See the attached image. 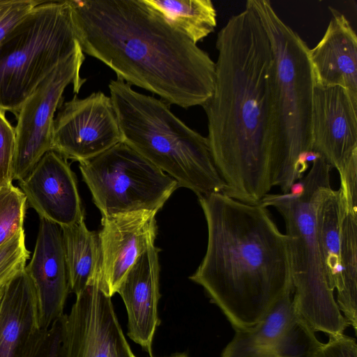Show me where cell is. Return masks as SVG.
Wrapping results in <instances>:
<instances>
[{"instance_id": "cell-1", "label": "cell", "mask_w": 357, "mask_h": 357, "mask_svg": "<svg viewBox=\"0 0 357 357\" xmlns=\"http://www.w3.org/2000/svg\"><path fill=\"white\" fill-rule=\"evenodd\" d=\"M214 89L202 106L223 194L259 204L273 185L270 134L274 58L253 8L231 17L218 33Z\"/></svg>"}, {"instance_id": "cell-2", "label": "cell", "mask_w": 357, "mask_h": 357, "mask_svg": "<svg viewBox=\"0 0 357 357\" xmlns=\"http://www.w3.org/2000/svg\"><path fill=\"white\" fill-rule=\"evenodd\" d=\"M84 54L130 86L184 109L211 98L215 63L144 0H68Z\"/></svg>"}, {"instance_id": "cell-3", "label": "cell", "mask_w": 357, "mask_h": 357, "mask_svg": "<svg viewBox=\"0 0 357 357\" xmlns=\"http://www.w3.org/2000/svg\"><path fill=\"white\" fill-rule=\"evenodd\" d=\"M208 229L206 254L190 276L235 330L255 325L292 289L291 239L268 208L222 192L198 198Z\"/></svg>"}, {"instance_id": "cell-4", "label": "cell", "mask_w": 357, "mask_h": 357, "mask_svg": "<svg viewBox=\"0 0 357 357\" xmlns=\"http://www.w3.org/2000/svg\"><path fill=\"white\" fill-rule=\"evenodd\" d=\"M108 86L123 142L198 198L223 192L206 137L185 125L163 100L135 91L119 78Z\"/></svg>"}, {"instance_id": "cell-5", "label": "cell", "mask_w": 357, "mask_h": 357, "mask_svg": "<svg viewBox=\"0 0 357 357\" xmlns=\"http://www.w3.org/2000/svg\"><path fill=\"white\" fill-rule=\"evenodd\" d=\"M271 42L274 58L270 134L273 185L288 193L300 180L299 156L312 150V107L315 85L310 48L276 13L268 0H248Z\"/></svg>"}, {"instance_id": "cell-6", "label": "cell", "mask_w": 357, "mask_h": 357, "mask_svg": "<svg viewBox=\"0 0 357 357\" xmlns=\"http://www.w3.org/2000/svg\"><path fill=\"white\" fill-rule=\"evenodd\" d=\"M333 168L322 157L312 162L302 178L304 190L298 195L267 194L260 204L274 207L282 215L291 239L292 303L295 314L315 332L343 333L349 324L335 301L321 252L317 226L319 204L331 188Z\"/></svg>"}, {"instance_id": "cell-7", "label": "cell", "mask_w": 357, "mask_h": 357, "mask_svg": "<svg viewBox=\"0 0 357 357\" xmlns=\"http://www.w3.org/2000/svg\"><path fill=\"white\" fill-rule=\"evenodd\" d=\"M80 48L68 0L42 1L0 45V107L16 116L39 84Z\"/></svg>"}, {"instance_id": "cell-8", "label": "cell", "mask_w": 357, "mask_h": 357, "mask_svg": "<svg viewBox=\"0 0 357 357\" xmlns=\"http://www.w3.org/2000/svg\"><path fill=\"white\" fill-rule=\"evenodd\" d=\"M79 168L102 217L139 211L158 213L179 187L123 142L79 162Z\"/></svg>"}, {"instance_id": "cell-9", "label": "cell", "mask_w": 357, "mask_h": 357, "mask_svg": "<svg viewBox=\"0 0 357 357\" xmlns=\"http://www.w3.org/2000/svg\"><path fill=\"white\" fill-rule=\"evenodd\" d=\"M85 59L82 48L59 64L36 87L18 111L13 178H25L48 151H52L55 113L63 103V93L69 84L79 93L86 81L80 75Z\"/></svg>"}, {"instance_id": "cell-10", "label": "cell", "mask_w": 357, "mask_h": 357, "mask_svg": "<svg viewBox=\"0 0 357 357\" xmlns=\"http://www.w3.org/2000/svg\"><path fill=\"white\" fill-rule=\"evenodd\" d=\"M63 357H136L123 333L100 271L89 282L68 314L61 317Z\"/></svg>"}, {"instance_id": "cell-11", "label": "cell", "mask_w": 357, "mask_h": 357, "mask_svg": "<svg viewBox=\"0 0 357 357\" xmlns=\"http://www.w3.org/2000/svg\"><path fill=\"white\" fill-rule=\"evenodd\" d=\"M122 142L110 96L98 91L77 95L59 107L54 118L52 151L66 160L82 162Z\"/></svg>"}, {"instance_id": "cell-12", "label": "cell", "mask_w": 357, "mask_h": 357, "mask_svg": "<svg viewBox=\"0 0 357 357\" xmlns=\"http://www.w3.org/2000/svg\"><path fill=\"white\" fill-rule=\"evenodd\" d=\"M357 100L342 87L314 85L312 150L340 173L357 155Z\"/></svg>"}, {"instance_id": "cell-13", "label": "cell", "mask_w": 357, "mask_h": 357, "mask_svg": "<svg viewBox=\"0 0 357 357\" xmlns=\"http://www.w3.org/2000/svg\"><path fill=\"white\" fill-rule=\"evenodd\" d=\"M157 212L139 211L102 217L98 233L100 250V284L114 295L137 259L153 245Z\"/></svg>"}, {"instance_id": "cell-14", "label": "cell", "mask_w": 357, "mask_h": 357, "mask_svg": "<svg viewBox=\"0 0 357 357\" xmlns=\"http://www.w3.org/2000/svg\"><path fill=\"white\" fill-rule=\"evenodd\" d=\"M19 185L40 218L63 227L84 217L76 176L54 151L47 152Z\"/></svg>"}, {"instance_id": "cell-15", "label": "cell", "mask_w": 357, "mask_h": 357, "mask_svg": "<svg viewBox=\"0 0 357 357\" xmlns=\"http://www.w3.org/2000/svg\"><path fill=\"white\" fill-rule=\"evenodd\" d=\"M34 284L40 330L63 314L70 284L61 227L40 218L32 257L25 267Z\"/></svg>"}, {"instance_id": "cell-16", "label": "cell", "mask_w": 357, "mask_h": 357, "mask_svg": "<svg viewBox=\"0 0 357 357\" xmlns=\"http://www.w3.org/2000/svg\"><path fill=\"white\" fill-rule=\"evenodd\" d=\"M159 249L151 245L137 259L117 292L128 314V335L153 357L152 345L160 325Z\"/></svg>"}, {"instance_id": "cell-17", "label": "cell", "mask_w": 357, "mask_h": 357, "mask_svg": "<svg viewBox=\"0 0 357 357\" xmlns=\"http://www.w3.org/2000/svg\"><path fill=\"white\" fill-rule=\"evenodd\" d=\"M332 17L324 36L309 50L315 85L338 86L357 100V37L347 18L329 7Z\"/></svg>"}, {"instance_id": "cell-18", "label": "cell", "mask_w": 357, "mask_h": 357, "mask_svg": "<svg viewBox=\"0 0 357 357\" xmlns=\"http://www.w3.org/2000/svg\"><path fill=\"white\" fill-rule=\"evenodd\" d=\"M36 291L25 268L4 287L0 303V357H28L41 330Z\"/></svg>"}, {"instance_id": "cell-19", "label": "cell", "mask_w": 357, "mask_h": 357, "mask_svg": "<svg viewBox=\"0 0 357 357\" xmlns=\"http://www.w3.org/2000/svg\"><path fill=\"white\" fill-rule=\"evenodd\" d=\"M293 289L282 294L255 325L235 330L221 357H262L294 314Z\"/></svg>"}, {"instance_id": "cell-20", "label": "cell", "mask_w": 357, "mask_h": 357, "mask_svg": "<svg viewBox=\"0 0 357 357\" xmlns=\"http://www.w3.org/2000/svg\"><path fill=\"white\" fill-rule=\"evenodd\" d=\"M61 229L70 291L77 296L100 271L98 234L87 228L84 217Z\"/></svg>"}, {"instance_id": "cell-21", "label": "cell", "mask_w": 357, "mask_h": 357, "mask_svg": "<svg viewBox=\"0 0 357 357\" xmlns=\"http://www.w3.org/2000/svg\"><path fill=\"white\" fill-rule=\"evenodd\" d=\"M342 206L339 190L329 189L321 198L317 212L318 239L324 266L332 287H342L340 263Z\"/></svg>"}, {"instance_id": "cell-22", "label": "cell", "mask_w": 357, "mask_h": 357, "mask_svg": "<svg viewBox=\"0 0 357 357\" xmlns=\"http://www.w3.org/2000/svg\"><path fill=\"white\" fill-rule=\"evenodd\" d=\"M194 43L214 31L216 10L210 0H144Z\"/></svg>"}, {"instance_id": "cell-23", "label": "cell", "mask_w": 357, "mask_h": 357, "mask_svg": "<svg viewBox=\"0 0 357 357\" xmlns=\"http://www.w3.org/2000/svg\"><path fill=\"white\" fill-rule=\"evenodd\" d=\"M340 263L342 287L337 292V304L347 323L357 328V214L342 206Z\"/></svg>"}, {"instance_id": "cell-24", "label": "cell", "mask_w": 357, "mask_h": 357, "mask_svg": "<svg viewBox=\"0 0 357 357\" xmlns=\"http://www.w3.org/2000/svg\"><path fill=\"white\" fill-rule=\"evenodd\" d=\"M26 205L20 188L13 184L0 188V246L24 229Z\"/></svg>"}, {"instance_id": "cell-25", "label": "cell", "mask_w": 357, "mask_h": 357, "mask_svg": "<svg viewBox=\"0 0 357 357\" xmlns=\"http://www.w3.org/2000/svg\"><path fill=\"white\" fill-rule=\"evenodd\" d=\"M29 257L30 252L25 243L24 229L0 246V287L25 268Z\"/></svg>"}, {"instance_id": "cell-26", "label": "cell", "mask_w": 357, "mask_h": 357, "mask_svg": "<svg viewBox=\"0 0 357 357\" xmlns=\"http://www.w3.org/2000/svg\"><path fill=\"white\" fill-rule=\"evenodd\" d=\"M15 147V128L0 107V188L13 184Z\"/></svg>"}, {"instance_id": "cell-27", "label": "cell", "mask_w": 357, "mask_h": 357, "mask_svg": "<svg viewBox=\"0 0 357 357\" xmlns=\"http://www.w3.org/2000/svg\"><path fill=\"white\" fill-rule=\"evenodd\" d=\"M42 1L0 0V45Z\"/></svg>"}, {"instance_id": "cell-28", "label": "cell", "mask_w": 357, "mask_h": 357, "mask_svg": "<svg viewBox=\"0 0 357 357\" xmlns=\"http://www.w3.org/2000/svg\"><path fill=\"white\" fill-rule=\"evenodd\" d=\"M28 357H63L61 317L41 330Z\"/></svg>"}, {"instance_id": "cell-29", "label": "cell", "mask_w": 357, "mask_h": 357, "mask_svg": "<svg viewBox=\"0 0 357 357\" xmlns=\"http://www.w3.org/2000/svg\"><path fill=\"white\" fill-rule=\"evenodd\" d=\"M342 205L344 209L357 214V155L339 173Z\"/></svg>"}, {"instance_id": "cell-30", "label": "cell", "mask_w": 357, "mask_h": 357, "mask_svg": "<svg viewBox=\"0 0 357 357\" xmlns=\"http://www.w3.org/2000/svg\"><path fill=\"white\" fill-rule=\"evenodd\" d=\"M313 357H357L355 339L342 334L329 335V340L316 351Z\"/></svg>"}, {"instance_id": "cell-31", "label": "cell", "mask_w": 357, "mask_h": 357, "mask_svg": "<svg viewBox=\"0 0 357 357\" xmlns=\"http://www.w3.org/2000/svg\"><path fill=\"white\" fill-rule=\"evenodd\" d=\"M303 190L304 183L301 178L291 185L289 192L293 195H298L302 193Z\"/></svg>"}, {"instance_id": "cell-32", "label": "cell", "mask_w": 357, "mask_h": 357, "mask_svg": "<svg viewBox=\"0 0 357 357\" xmlns=\"http://www.w3.org/2000/svg\"><path fill=\"white\" fill-rule=\"evenodd\" d=\"M4 287H5V285L0 287V303H1V298H2V296H3V291H4Z\"/></svg>"}, {"instance_id": "cell-33", "label": "cell", "mask_w": 357, "mask_h": 357, "mask_svg": "<svg viewBox=\"0 0 357 357\" xmlns=\"http://www.w3.org/2000/svg\"><path fill=\"white\" fill-rule=\"evenodd\" d=\"M170 357H188V356L185 354H178V355H175V356H172Z\"/></svg>"}]
</instances>
